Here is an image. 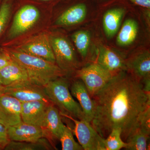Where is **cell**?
<instances>
[{
  "label": "cell",
  "instance_id": "cell-1",
  "mask_svg": "<svg viewBox=\"0 0 150 150\" xmlns=\"http://www.w3.org/2000/svg\"><path fill=\"white\" fill-rule=\"evenodd\" d=\"M92 98L94 111L91 124L105 139L112 129L119 128L122 140L128 142L150 108V94L144 91L142 83L126 71L112 76Z\"/></svg>",
  "mask_w": 150,
  "mask_h": 150
},
{
  "label": "cell",
  "instance_id": "cell-2",
  "mask_svg": "<svg viewBox=\"0 0 150 150\" xmlns=\"http://www.w3.org/2000/svg\"><path fill=\"white\" fill-rule=\"evenodd\" d=\"M2 48L12 59L24 68L30 80L34 83L44 86L56 78L67 75L56 64L22 53L13 48Z\"/></svg>",
  "mask_w": 150,
  "mask_h": 150
},
{
  "label": "cell",
  "instance_id": "cell-3",
  "mask_svg": "<svg viewBox=\"0 0 150 150\" xmlns=\"http://www.w3.org/2000/svg\"><path fill=\"white\" fill-rule=\"evenodd\" d=\"M70 85L67 78L60 77L48 82L44 87L48 98L58 108L62 116L86 121L80 105L74 99L70 91Z\"/></svg>",
  "mask_w": 150,
  "mask_h": 150
},
{
  "label": "cell",
  "instance_id": "cell-4",
  "mask_svg": "<svg viewBox=\"0 0 150 150\" xmlns=\"http://www.w3.org/2000/svg\"><path fill=\"white\" fill-rule=\"evenodd\" d=\"M13 48L22 53L56 64L50 35L46 33H41L31 36Z\"/></svg>",
  "mask_w": 150,
  "mask_h": 150
},
{
  "label": "cell",
  "instance_id": "cell-5",
  "mask_svg": "<svg viewBox=\"0 0 150 150\" xmlns=\"http://www.w3.org/2000/svg\"><path fill=\"white\" fill-rule=\"evenodd\" d=\"M112 77L95 62L76 70L75 76V78L83 82L92 98L104 87Z\"/></svg>",
  "mask_w": 150,
  "mask_h": 150
},
{
  "label": "cell",
  "instance_id": "cell-6",
  "mask_svg": "<svg viewBox=\"0 0 150 150\" xmlns=\"http://www.w3.org/2000/svg\"><path fill=\"white\" fill-rule=\"evenodd\" d=\"M40 11L35 6L26 5L17 12L6 35V40H11L23 35L31 29L40 18Z\"/></svg>",
  "mask_w": 150,
  "mask_h": 150
},
{
  "label": "cell",
  "instance_id": "cell-7",
  "mask_svg": "<svg viewBox=\"0 0 150 150\" xmlns=\"http://www.w3.org/2000/svg\"><path fill=\"white\" fill-rule=\"evenodd\" d=\"M4 94L13 97L21 103L43 100L52 103L46 94L44 86L30 80L4 86Z\"/></svg>",
  "mask_w": 150,
  "mask_h": 150
},
{
  "label": "cell",
  "instance_id": "cell-8",
  "mask_svg": "<svg viewBox=\"0 0 150 150\" xmlns=\"http://www.w3.org/2000/svg\"><path fill=\"white\" fill-rule=\"evenodd\" d=\"M50 39L57 66L67 74L77 70L79 62L69 42L60 36L51 35Z\"/></svg>",
  "mask_w": 150,
  "mask_h": 150
},
{
  "label": "cell",
  "instance_id": "cell-9",
  "mask_svg": "<svg viewBox=\"0 0 150 150\" xmlns=\"http://www.w3.org/2000/svg\"><path fill=\"white\" fill-rule=\"evenodd\" d=\"M74 121V132L84 150H105L104 138L101 137L91 124L86 121L65 116Z\"/></svg>",
  "mask_w": 150,
  "mask_h": 150
},
{
  "label": "cell",
  "instance_id": "cell-10",
  "mask_svg": "<svg viewBox=\"0 0 150 150\" xmlns=\"http://www.w3.org/2000/svg\"><path fill=\"white\" fill-rule=\"evenodd\" d=\"M22 103L6 94L0 96V123L7 128L22 121Z\"/></svg>",
  "mask_w": 150,
  "mask_h": 150
},
{
  "label": "cell",
  "instance_id": "cell-11",
  "mask_svg": "<svg viewBox=\"0 0 150 150\" xmlns=\"http://www.w3.org/2000/svg\"><path fill=\"white\" fill-rule=\"evenodd\" d=\"M6 129L11 141L34 142L42 138H47L46 132L43 128L23 121Z\"/></svg>",
  "mask_w": 150,
  "mask_h": 150
},
{
  "label": "cell",
  "instance_id": "cell-12",
  "mask_svg": "<svg viewBox=\"0 0 150 150\" xmlns=\"http://www.w3.org/2000/svg\"><path fill=\"white\" fill-rule=\"evenodd\" d=\"M53 103L43 100L22 102V121L43 128L48 106Z\"/></svg>",
  "mask_w": 150,
  "mask_h": 150
},
{
  "label": "cell",
  "instance_id": "cell-13",
  "mask_svg": "<svg viewBox=\"0 0 150 150\" xmlns=\"http://www.w3.org/2000/svg\"><path fill=\"white\" fill-rule=\"evenodd\" d=\"M70 89L72 95L78 100L86 121L91 123L93 117L94 106L93 100L85 85L81 79L76 78L70 83Z\"/></svg>",
  "mask_w": 150,
  "mask_h": 150
},
{
  "label": "cell",
  "instance_id": "cell-14",
  "mask_svg": "<svg viewBox=\"0 0 150 150\" xmlns=\"http://www.w3.org/2000/svg\"><path fill=\"white\" fill-rule=\"evenodd\" d=\"M95 62L110 73L112 76L121 71H126L124 59L114 51L105 47L100 48Z\"/></svg>",
  "mask_w": 150,
  "mask_h": 150
},
{
  "label": "cell",
  "instance_id": "cell-15",
  "mask_svg": "<svg viewBox=\"0 0 150 150\" xmlns=\"http://www.w3.org/2000/svg\"><path fill=\"white\" fill-rule=\"evenodd\" d=\"M66 126L62 121V115L58 108L53 104L50 105L46 112L43 128L47 139L50 142L52 140H60Z\"/></svg>",
  "mask_w": 150,
  "mask_h": 150
},
{
  "label": "cell",
  "instance_id": "cell-16",
  "mask_svg": "<svg viewBox=\"0 0 150 150\" xmlns=\"http://www.w3.org/2000/svg\"><path fill=\"white\" fill-rule=\"evenodd\" d=\"M126 71L141 83L150 78V56L149 52H144L131 57L125 61Z\"/></svg>",
  "mask_w": 150,
  "mask_h": 150
},
{
  "label": "cell",
  "instance_id": "cell-17",
  "mask_svg": "<svg viewBox=\"0 0 150 150\" xmlns=\"http://www.w3.org/2000/svg\"><path fill=\"white\" fill-rule=\"evenodd\" d=\"M28 80L24 68L12 58L9 64L0 69V81L4 86Z\"/></svg>",
  "mask_w": 150,
  "mask_h": 150
},
{
  "label": "cell",
  "instance_id": "cell-18",
  "mask_svg": "<svg viewBox=\"0 0 150 150\" xmlns=\"http://www.w3.org/2000/svg\"><path fill=\"white\" fill-rule=\"evenodd\" d=\"M87 15V8L83 4L71 7L62 14L56 20L55 24L60 26H70L83 21Z\"/></svg>",
  "mask_w": 150,
  "mask_h": 150
},
{
  "label": "cell",
  "instance_id": "cell-19",
  "mask_svg": "<svg viewBox=\"0 0 150 150\" xmlns=\"http://www.w3.org/2000/svg\"><path fill=\"white\" fill-rule=\"evenodd\" d=\"M125 10L122 8L111 9L103 16V24L105 35L108 38L114 36L118 32Z\"/></svg>",
  "mask_w": 150,
  "mask_h": 150
},
{
  "label": "cell",
  "instance_id": "cell-20",
  "mask_svg": "<svg viewBox=\"0 0 150 150\" xmlns=\"http://www.w3.org/2000/svg\"><path fill=\"white\" fill-rule=\"evenodd\" d=\"M138 32V23L132 19L124 22L118 33L116 42L119 46H125L131 44L136 39Z\"/></svg>",
  "mask_w": 150,
  "mask_h": 150
},
{
  "label": "cell",
  "instance_id": "cell-21",
  "mask_svg": "<svg viewBox=\"0 0 150 150\" xmlns=\"http://www.w3.org/2000/svg\"><path fill=\"white\" fill-rule=\"evenodd\" d=\"M45 138L34 142H20L11 141L5 150H50L54 149Z\"/></svg>",
  "mask_w": 150,
  "mask_h": 150
},
{
  "label": "cell",
  "instance_id": "cell-22",
  "mask_svg": "<svg viewBox=\"0 0 150 150\" xmlns=\"http://www.w3.org/2000/svg\"><path fill=\"white\" fill-rule=\"evenodd\" d=\"M150 132L139 128L128 140L126 149L146 150L147 142L150 138Z\"/></svg>",
  "mask_w": 150,
  "mask_h": 150
},
{
  "label": "cell",
  "instance_id": "cell-23",
  "mask_svg": "<svg viewBox=\"0 0 150 150\" xmlns=\"http://www.w3.org/2000/svg\"><path fill=\"white\" fill-rule=\"evenodd\" d=\"M72 39L82 58L86 59L91 42L89 33L86 30H79L73 34Z\"/></svg>",
  "mask_w": 150,
  "mask_h": 150
},
{
  "label": "cell",
  "instance_id": "cell-24",
  "mask_svg": "<svg viewBox=\"0 0 150 150\" xmlns=\"http://www.w3.org/2000/svg\"><path fill=\"white\" fill-rule=\"evenodd\" d=\"M104 145L105 150H119L126 149L127 143L121 138V129L114 128L105 139Z\"/></svg>",
  "mask_w": 150,
  "mask_h": 150
},
{
  "label": "cell",
  "instance_id": "cell-25",
  "mask_svg": "<svg viewBox=\"0 0 150 150\" xmlns=\"http://www.w3.org/2000/svg\"><path fill=\"white\" fill-rule=\"evenodd\" d=\"M59 141L63 150H83L81 146L75 141L72 129L69 126H66Z\"/></svg>",
  "mask_w": 150,
  "mask_h": 150
},
{
  "label": "cell",
  "instance_id": "cell-26",
  "mask_svg": "<svg viewBox=\"0 0 150 150\" xmlns=\"http://www.w3.org/2000/svg\"><path fill=\"white\" fill-rule=\"evenodd\" d=\"M11 12V4L9 0H3L0 4V38L7 26Z\"/></svg>",
  "mask_w": 150,
  "mask_h": 150
},
{
  "label": "cell",
  "instance_id": "cell-27",
  "mask_svg": "<svg viewBox=\"0 0 150 150\" xmlns=\"http://www.w3.org/2000/svg\"><path fill=\"white\" fill-rule=\"evenodd\" d=\"M10 141L6 128L0 123V150L5 149Z\"/></svg>",
  "mask_w": 150,
  "mask_h": 150
},
{
  "label": "cell",
  "instance_id": "cell-28",
  "mask_svg": "<svg viewBox=\"0 0 150 150\" xmlns=\"http://www.w3.org/2000/svg\"><path fill=\"white\" fill-rule=\"evenodd\" d=\"M11 58L5 50L0 48V69L4 67L9 63Z\"/></svg>",
  "mask_w": 150,
  "mask_h": 150
},
{
  "label": "cell",
  "instance_id": "cell-29",
  "mask_svg": "<svg viewBox=\"0 0 150 150\" xmlns=\"http://www.w3.org/2000/svg\"><path fill=\"white\" fill-rule=\"evenodd\" d=\"M132 3L146 8H150V0H130Z\"/></svg>",
  "mask_w": 150,
  "mask_h": 150
},
{
  "label": "cell",
  "instance_id": "cell-30",
  "mask_svg": "<svg viewBox=\"0 0 150 150\" xmlns=\"http://www.w3.org/2000/svg\"><path fill=\"white\" fill-rule=\"evenodd\" d=\"M4 86L2 84L0 81V96L4 93Z\"/></svg>",
  "mask_w": 150,
  "mask_h": 150
},
{
  "label": "cell",
  "instance_id": "cell-31",
  "mask_svg": "<svg viewBox=\"0 0 150 150\" xmlns=\"http://www.w3.org/2000/svg\"><path fill=\"white\" fill-rule=\"evenodd\" d=\"M41 1H50V0H41Z\"/></svg>",
  "mask_w": 150,
  "mask_h": 150
},
{
  "label": "cell",
  "instance_id": "cell-32",
  "mask_svg": "<svg viewBox=\"0 0 150 150\" xmlns=\"http://www.w3.org/2000/svg\"><path fill=\"white\" fill-rule=\"evenodd\" d=\"M0 4H1V0H0Z\"/></svg>",
  "mask_w": 150,
  "mask_h": 150
}]
</instances>
